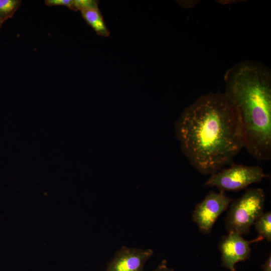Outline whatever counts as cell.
Segmentation results:
<instances>
[{
    "mask_svg": "<svg viewBox=\"0 0 271 271\" xmlns=\"http://www.w3.org/2000/svg\"><path fill=\"white\" fill-rule=\"evenodd\" d=\"M175 128L182 152L203 175L220 171L244 148L239 117L224 92L199 97L183 111Z\"/></svg>",
    "mask_w": 271,
    "mask_h": 271,
    "instance_id": "1",
    "label": "cell"
},
{
    "mask_svg": "<svg viewBox=\"0 0 271 271\" xmlns=\"http://www.w3.org/2000/svg\"><path fill=\"white\" fill-rule=\"evenodd\" d=\"M224 92L242 127L244 148L254 159H271V73L262 64L237 63L224 75Z\"/></svg>",
    "mask_w": 271,
    "mask_h": 271,
    "instance_id": "2",
    "label": "cell"
},
{
    "mask_svg": "<svg viewBox=\"0 0 271 271\" xmlns=\"http://www.w3.org/2000/svg\"><path fill=\"white\" fill-rule=\"evenodd\" d=\"M265 195L261 188H248L230 203L224 225L228 233L247 235L255 220L264 213Z\"/></svg>",
    "mask_w": 271,
    "mask_h": 271,
    "instance_id": "3",
    "label": "cell"
},
{
    "mask_svg": "<svg viewBox=\"0 0 271 271\" xmlns=\"http://www.w3.org/2000/svg\"><path fill=\"white\" fill-rule=\"evenodd\" d=\"M267 176L261 167L232 164L230 167L210 175L204 185L215 187L224 192L237 191L251 184L260 183Z\"/></svg>",
    "mask_w": 271,
    "mask_h": 271,
    "instance_id": "4",
    "label": "cell"
},
{
    "mask_svg": "<svg viewBox=\"0 0 271 271\" xmlns=\"http://www.w3.org/2000/svg\"><path fill=\"white\" fill-rule=\"evenodd\" d=\"M233 200L223 191L209 192L193 211L192 220L199 231L204 234L210 233L218 218L228 209Z\"/></svg>",
    "mask_w": 271,
    "mask_h": 271,
    "instance_id": "5",
    "label": "cell"
},
{
    "mask_svg": "<svg viewBox=\"0 0 271 271\" xmlns=\"http://www.w3.org/2000/svg\"><path fill=\"white\" fill-rule=\"evenodd\" d=\"M260 236L251 240L245 239L242 235L230 232L223 235L219 241L218 247L221 252V266L230 271L235 270V264L249 259L250 245L262 240Z\"/></svg>",
    "mask_w": 271,
    "mask_h": 271,
    "instance_id": "6",
    "label": "cell"
},
{
    "mask_svg": "<svg viewBox=\"0 0 271 271\" xmlns=\"http://www.w3.org/2000/svg\"><path fill=\"white\" fill-rule=\"evenodd\" d=\"M153 254L150 248L122 246L116 252L105 271H144L145 263Z\"/></svg>",
    "mask_w": 271,
    "mask_h": 271,
    "instance_id": "7",
    "label": "cell"
},
{
    "mask_svg": "<svg viewBox=\"0 0 271 271\" xmlns=\"http://www.w3.org/2000/svg\"><path fill=\"white\" fill-rule=\"evenodd\" d=\"M79 11L85 22L97 35L104 37L109 35V31L99 9L98 2L91 6L81 9Z\"/></svg>",
    "mask_w": 271,
    "mask_h": 271,
    "instance_id": "8",
    "label": "cell"
},
{
    "mask_svg": "<svg viewBox=\"0 0 271 271\" xmlns=\"http://www.w3.org/2000/svg\"><path fill=\"white\" fill-rule=\"evenodd\" d=\"M255 229L258 236L265 239L267 241H271V213L264 212L254 222Z\"/></svg>",
    "mask_w": 271,
    "mask_h": 271,
    "instance_id": "9",
    "label": "cell"
},
{
    "mask_svg": "<svg viewBox=\"0 0 271 271\" xmlns=\"http://www.w3.org/2000/svg\"><path fill=\"white\" fill-rule=\"evenodd\" d=\"M21 4V0H0V21L4 23L12 18Z\"/></svg>",
    "mask_w": 271,
    "mask_h": 271,
    "instance_id": "10",
    "label": "cell"
},
{
    "mask_svg": "<svg viewBox=\"0 0 271 271\" xmlns=\"http://www.w3.org/2000/svg\"><path fill=\"white\" fill-rule=\"evenodd\" d=\"M72 3V0H46L45 3L46 5L52 6H65L69 9Z\"/></svg>",
    "mask_w": 271,
    "mask_h": 271,
    "instance_id": "11",
    "label": "cell"
},
{
    "mask_svg": "<svg viewBox=\"0 0 271 271\" xmlns=\"http://www.w3.org/2000/svg\"><path fill=\"white\" fill-rule=\"evenodd\" d=\"M153 271H174V269L169 267L167 265V260L164 259Z\"/></svg>",
    "mask_w": 271,
    "mask_h": 271,
    "instance_id": "12",
    "label": "cell"
},
{
    "mask_svg": "<svg viewBox=\"0 0 271 271\" xmlns=\"http://www.w3.org/2000/svg\"><path fill=\"white\" fill-rule=\"evenodd\" d=\"M263 271H271V256H268L265 261L261 265Z\"/></svg>",
    "mask_w": 271,
    "mask_h": 271,
    "instance_id": "13",
    "label": "cell"
},
{
    "mask_svg": "<svg viewBox=\"0 0 271 271\" xmlns=\"http://www.w3.org/2000/svg\"><path fill=\"white\" fill-rule=\"evenodd\" d=\"M3 23L0 21V29L3 25Z\"/></svg>",
    "mask_w": 271,
    "mask_h": 271,
    "instance_id": "14",
    "label": "cell"
},
{
    "mask_svg": "<svg viewBox=\"0 0 271 271\" xmlns=\"http://www.w3.org/2000/svg\"><path fill=\"white\" fill-rule=\"evenodd\" d=\"M234 271H236V270H234Z\"/></svg>",
    "mask_w": 271,
    "mask_h": 271,
    "instance_id": "15",
    "label": "cell"
}]
</instances>
